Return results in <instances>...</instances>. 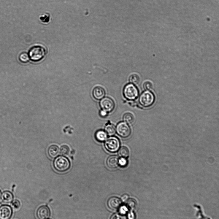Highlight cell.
Wrapping results in <instances>:
<instances>
[{
  "label": "cell",
  "mask_w": 219,
  "mask_h": 219,
  "mask_svg": "<svg viewBox=\"0 0 219 219\" xmlns=\"http://www.w3.org/2000/svg\"><path fill=\"white\" fill-rule=\"evenodd\" d=\"M28 54L26 53H23L20 55L19 59L20 61L23 63H27L29 61Z\"/></svg>",
  "instance_id": "cell-21"
},
{
  "label": "cell",
  "mask_w": 219,
  "mask_h": 219,
  "mask_svg": "<svg viewBox=\"0 0 219 219\" xmlns=\"http://www.w3.org/2000/svg\"><path fill=\"white\" fill-rule=\"evenodd\" d=\"M124 121L128 124H133L134 121V118L133 115L130 113L125 114L123 117Z\"/></svg>",
  "instance_id": "cell-17"
},
{
  "label": "cell",
  "mask_w": 219,
  "mask_h": 219,
  "mask_svg": "<svg viewBox=\"0 0 219 219\" xmlns=\"http://www.w3.org/2000/svg\"><path fill=\"white\" fill-rule=\"evenodd\" d=\"M69 147L66 145L62 146L60 149V152L63 156H66L69 154Z\"/></svg>",
  "instance_id": "cell-22"
},
{
  "label": "cell",
  "mask_w": 219,
  "mask_h": 219,
  "mask_svg": "<svg viewBox=\"0 0 219 219\" xmlns=\"http://www.w3.org/2000/svg\"><path fill=\"white\" fill-rule=\"evenodd\" d=\"M46 53L45 49L40 46H35L29 50L28 55L31 60L34 62L40 61L45 56Z\"/></svg>",
  "instance_id": "cell-2"
},
{
  "label": "cell",
  "mask_w": 219,
  "mask_h": 219,
  "mask_svg": "<svg viewBox=\"0 0 219 219\" xmlns=\"http://www.w3.org/2000/svg\"><path fill=\"white\" fill-rule=\"evenodd\" d=\"M143 87L146 91H150L153 89V84L150 82H146L143 84Z\"/></svg>",
  "instance_id": "cell-23"
},
{
  "label": "cell",
  "mask_w": 219,
  "mask_h": 219,
  "mask_svg": "<svg viewBox=\"0 0 219 219\" xmlns=\"http://www.w3.org/2000/svg\"><path fill=\"white\" fill-rule=\"evenodd\" d=\"M129 81L132 84L134 85H137L140 82V77L137 74H133L130 77Z\"/></svg>",
  "instance_id": "cell-20"
},
{
  "label": "cell",
  "mask_w": 219,
  "mask_h": 219,
  "mask_svg": "<svg viewBox=\"0 0 219 219\" xmlns=\"http://www.w3.org/2000/svg\"><path fill=\"white\" fill-rule=\"evenodd\" d=\"M128 196L127 195H125L122 198V200L123 201H125L127 200V199L128 198Z\"/></svg>",
  "instance_id": "cell-27"
},
{
  "label": "cell",
  "mask_w": 219,
  "mask_h": 219,
  "mask_svg": "<svg viewBox=\"0 0 219 219\" xmlns=\"http://www.w3.org/2000/svg\"><path fill=\"white\" fill-rule=\"evenodd\" d=\"M107 164L110 168H116L119 164V160L118 157L115 156L110 157L107 159Z\"/></svg>",
  "instance_id": "cell-13"
},
{
  "label": "cell",
  "mask_w": 219,
  "mask_h": 219,
  "mask_svg": "<svg viewBox=\"0 0 219 219\" xmlns=\"http://www.w3.org/2000/svg\"><path fill=\"white\" fill-rule=\"evenodd\" d=\"M95 137L98 141L103 142L106 140L107 137V134L105 131L100 130L97 131L96 133Z\"/></svg>",
  "instance_id": "cell-15"
},
{
  "label": "cell",
  "mask_w": 219,
  "mask_h": 219,
  "mask_svg": "<svg viewBox=\"0 0 219 219\" xmlns=\"http://www.w3.org/2000/svg\"><path fill=\"white\" fill-rule=\"evenodd\" d=\"M53 166L57 172L64 173L70 169L71 163L68 158L64 156H59L55 159Z\"/></svg>",
  "instance_id": "cell-1"
},
{
  "label": "cell",
  "mask_w": 219,
  "mask_h": 219,
  "mask_svg": "<svg viewBox=\"0 0 219 219\" xmlns=\"http://www.w3.org/2000/svg\"><path fill=\"white\" fill-rule=\"evenodd\" d=\"M12 214V209L9 206L3 205L0 207V219H9Z\"/></svg>",
  "instance_id": "cell-9"
},
{
  "label": "cell",
  "mask_w": 219,
  "mask_h": 219,
  "mask_svg": "<svg viewBox=\"0 0 219 219\" xmlns=\"http://www.w3.org/2000/svg\"><path fill=\"white\" fill-rule=\"evenodd\" d=\"M106 92L102 87L97 86L95 88L93 91V97L97 100H101L105 96Z\"/></svg>",
  "instance_id": "cell-11"
},
{
  "label": "cell",
  "mask_w": 219,
  "mask_h": 219,
  "mask_svg": "<svg viewBox=\"0 0 219 219\" xmlns=\"http://www.w3.org/2000/svg\"><path fill=\"white\" fill-rule=\"evenodd\" d=\"M100 106L102 110L107 113L112 112L115 107V103L112 99L109 97L103 98L101 99Z\"/></svg>",
  "instance_id": "cell-7"
},
{
  "label": "cell",
  "mask_w": 219,
  "mask_h": 219,
  "mask_svg": "<svg viewBox=\"0 0 219 219\" xmlns=\"http://www.w3.org/2000/svg\"><path fill=\"white\" fill-rule=\"evenodd\" d=\"M123 94L125 98L129 100H134L138 96L139 91L134 85L130 83L125 87Z\"/></svg>",
  "instance_id": "cell-4"
},
{
  "label": "cell",
  "mask_w": 219,
  "mask_h": 219,
  "mask_svg": "<svg viewBox=\"0 0 219 219\" xmlns=\"http://www.w3.org/2000/svg\"><path fill=\"white\" fill-rule=\"evenodd\" d=\"M119 164L122 166H125L127 164V161L125 158H122L120 160H119Z\"/></svg>",
  "instance_id": "cell-25"
},
{
  "label": "cell",
  "mask_w": 219,
  "mask_h": 219,
  "mask_svg": "<svg viewBox=\"0 0 219 219\" xmlns=\"http://www.w3.org/2000/svg\"><path fill=\"white\" fill-rule=\"evenodd\" d=\"M155 101L154 94L150 91H146L140 96L139 102L140 105L145 107H148L152 106Z\"/></svg>",
  "instance_id": "cell-3"
},
{
  "label": "cell",
  "mask_w": 219,
  "mask_h": 219,
  "mask_svg": "<svg viewBox=\"0 0 219 219\" xmlns=\"http://www.w3.org/2000/svg\"><path fill=\"white\" fill-rule=\"evenodd\" d=\"M126 206L127 209L131 211H133L136 209L137 203L134 199H129L126 201Z\"/></svg>",
  "instance_id": "cell-16"
},
{
  "label": "cell",
  "mask_w": 219,
  "mask_h": 219,
  "mask_svg": "<svg viewBox=\"0 0 219 219\" xmlns=\"http://www.w3.org/2000/svg\"><path fill=\"white\" fill-rule=\"evenodd\" d=\"M120 146V141L118 138L115 137H111L107 139L105 143L106 149L111 153L116 152Z\"/></svg>",
  "instance_id": "cell-5"
},
{
  "label": "cell",
  "mask_w": 219,
  "mask_h": 219,
  "mask_svg": "<svg viewBox=\"0 0 219 219\" xmlns=\"http://www.w3.org/2000/svg\"><path fill=\"white\" fill-rule=\"evenodd\" d=\"M1 194L2 193H1V190H0V199H1Z\"/></svg>",
  "instance_id": "cell-28"
},
{
  "label": "cell",
  "mask_w": 219,
  "mask_h": 219,
  "mask_svg": "<svg viewBox=\"0 0 219 219\" xmlns=\"http://www.w3.org/2000/svg\"><path fill=\"white\" fill-rule=\"evenodd\" d=\"M101 116L102 117H104L107 116V112H106L104 110H101L100 111V113H99Z\"/></svg>",
  "instance_id": "cell-26"
},
{
  "label": "cell",
  "mask_w": 219,
  "mask_h": 219,
  "mask_svg": "<svg viewBox=\"0 0 219 219\" xmlns=\"http://www.w3.org/2000/svg\"><path fill=\"white\" fill-rule=\"evenodd\" d=\"M118 154L119 156L122 158H126L129 156V152L127 147L123 146L119 149Z\"/></svg>",
  "instance_id": "cell-19"
},
{
  "label": "cell",
  "mask_w": 219,
  "mask_h": 219,
  "mask_svg": "<svg viewBox=\"0 0 219 219\" xmlns=\"http://www.w3.org/2000/svg\"><path fill=\"white\" fill-rule=\"evenodd\" d=\"M12 205L14 209H18L20 207L21 204L19 201L15 200L12 202Z\"/></svg>",
  "instance_id": "cell-24"
},
{
  "label": "cell",
  "mask_w": 219,
  "mask_h": 219,
  "mask_svg": "<svg viewBox=\"0 0 219 219\" xmlns=\"http://www.w3.org/2000/svg\"><path fill=\"white\" fill-rule=\"evenodd\" d=\"M116 131L119 136L123 138L128 137L131 133L130 127L124 122L119 123L117 126Z\"/></svg>",
  "instance_id": "cell-6"
},
{
  "label": "cell",
  "mask_w": 219,
  "mask_h": 219,
  "mask_svg": "<svg viewBox=\"0 0 219 219\" xmlns=\"http://www.w3.org/2000/svg\"><path fill=\"white\" fill-rule=\"evenodd\" d=\"M2 201L6 204H9L13 201L14 196L12 193L9 191H5L1 194Z\"/></svg>",
  "instance_id": "cell-14"
},
{
  "label": "cell",
  "mask_w": 219,
  "mask_h": 219,
  "mask_svg": "<svg viewBox=\"0 0 219 219\" xmlns=\"http://www.w3.org/2000/svg\"><path fill=\"white\" fill-rule=\"evenodd\" d=\"M105 131L110 136H113L116 132V129L112 124H108L105 127Z\"/></svg>",
  "instance_id": "cell-18"
},
{
  "label": "cell",
  "mask_w": 219,
  "mask_h": 219,
  "mask_svg": "<svg viewBox=\"0 0 219 219\" xmlns=\"http://www.w3.org/2000/svg\"><path fill=\"white\" fill-rule=\"evenodd\" d=\"M122 204L121 200L116 197L110 198L107 202L109 207L113 210H117L120 208Z\"/></svg>",
  "instance_id": "cell-10"
},
{
  "label": "cell",
  "mask_w": 219,
  "mask_h": 219,
  "mask_svg": "<svg viewBox=\"0 0 219 219\" xmlns=\"http://www.w3.org/2000/svg\"><path fill=\"white\" fill-rule=\"evenodd\" d=\"M60 149L57 145H50L47 150V154L51 158L54 159L57 158L59 154Z\"/></svg>",
  "instance_id": "cell-12"
},
{
  "label": "cell",
  "mask_w": 219,
  "mask_h": 219,
  "mask_svg": "<svg viewBox=\"0 0 219 219\" xmlns=\"http://www.w3.org/2000/svg\"><path fill=\"white\" fill-rule=\"evenodd\" d=\"M36 215L37 218L39 219L49 218L50 216V211L47 206H42L37 210Z\"/></svg>",
  "instance_id": "cell-8"
}]
</instances>
